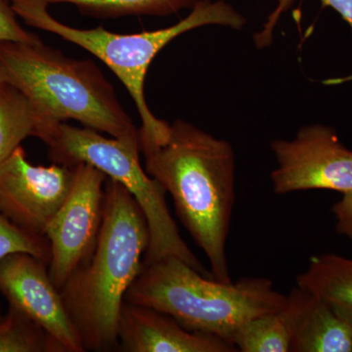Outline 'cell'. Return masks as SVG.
Segmentation results:
<instances>
[{"instance_id":"obj_23","label":"cell","mask_w":352,"mask_h":352,"mask_svg":"<svg viewBox=\"0 0 352 352\" xmlns=\"http://www.w3.org/2000/svg\"><path fill=\"white\" fill-rule=\"evenodd\" d=\"M3 82V78H2L1 74H0V83Z\"/></svg>"},{"instance_id":"obj_10","label":"cell","mask_w":352,"mask_h":352,"mask_svg":"<svg viewBox=\"0 0 352 352\" xmlns=\"http://www.w3.org/2000/svg\"><path fill=\"white\" fill-rule=\"evenodd\" d=\"M47 266L24 252L6 256L0 261V294L10 307L41 326L64 352L85 351Z\"/></svg>"},{"instance_id":"obj_11","label":"cell","mask_w":352,"mask_h":352,"mask_svg":"<svg viewBox=\"0 0 352 352\" xmlns=\"http://www.w3.org/2000/svg\"><path fill=\"white\" fill-rule=\"evenodd\" d=\"M120 351L124 352H234L219 337L193 332L170 315L124 302L119 322Z\"/></svg>"},{"instance_id":"obj_4","label":"cell","mask_w":352,"mask_h":352,"mask_svg":"<svg viewBox=\"0 0 352 352\" xmlns=\"http://www.w3.org/2000/svg\"><path fill=\"white\" fill-rule=\"evenodd\" d=\"M43 0H13V7L25 25L48 32L76 44L98 58L119 78L135 104L141 120L139 142L141 152L163 145L170 136V124L157 119L145 99L148 69L160 51L185 32L205 25H217L241 30L245 18L223 0H199L186 18L164 29L139 34H117L103 27L78 29L60 22L48 11Z\"/></svg>"},{"instance_id":"obj_2","label":"cell","mask_w":352,"mask_h":352,"mask_svg":"<svg viewBox=\"0 0 352 352\" xmlns=\"http://www.w3.org/2000/svg\"><path fill=\"white\" fill-rule=\"evenodd\" d=\"M149 239L138 201L124 185L107 178L94 251L60 289L85 351H120V312L142 268Z\"/></svg>"},{"instance_id":"obj_1","label":"cell","mask_w":352,"mask_h":352,"mask_svg":"<svg viewBox=\"0 0 352 352\" xmlns=\"http://www.w3.org/2000/svg\"><path fill=\"white\" fill-rule=\"evenodd\" d=\"M143 155L146 171L173 198L176 214L207 256L212 276L233 283L226 254L235 204L232 146L177 119L168 140Z\"/></svg>"},{"instance_id":"obj_22","label":"cell","mask_w":352,"mask_h":352,"mask_svg":"<svg viewBox=\"0 0 352 352\" xmlns=\"http://www.w3.org/2000/svg\"><path fill=\"white\" fill-rule=\"evenodd\" d=\"M4 315L2 314L1 309H0V322L2 321V319H3Z\"/></svg>"},{"instance_id":"obj_9","label":"cell","mask_w":352,"mask_h":352,"mask_svg":"<svg viewBox=\"0 0 352 352\" xmlns=\"http://www.w3.org/2000/svg\"><path fill=\"white\" fill-rule=\"evenodd\" d=\"M74 182V168L34 166L22 146L0 164V212L16 226L44 235Z\"/></svg>"},{"instance_id":"obj_12","label":"cell","mask_w":352,"mask_h":352,"mask_svg":"<svg viewBox=\"0 0 352 352\" xmlns=\"http://www.w3.org/2000/svg\"><path fill=\"white\" fill-rule=\"evenodd\" d=\"M291 351L351 352L352 328L314 294L296 286L287 295Z\"/></svg>"},{"instance_id":"obj_19","label":"cell","mask_w":352,"mask_h":352,"mask_svg":"<svg viewBox=\"0 0 352 352\" xmlns=\"http://www.w3.org/2000/svg\"><path fill=\"white\" fill-rule=\"evenodd\" d=\"M296 0H277V6L272 13L268 16V19L263 25V31L258 32L254 36V43L256 47L264 48L267 47L272 43L273 31L282 14L286 12L287 10L293 6ZM322 6H328L337 11L352 31V0H320Z\"/></svg>"},{"instance_id":"obj_17","label":"cell","mask_w":352,"mask_h":352,"mask_svg":"<svg viewBox=\"0 0 352 352\" xmlns=\"http://www.w3.org/2000/svg\"><path fill=\"white\" fill-rule=\"evenodd\" d=\"M0 352H64L36 322L9 305L0 322Z\"/></svg>"},{"instance_id":"obj_6","label":"cell","mask_w":352,"mask_h":352,"mask_svg":"<svg viewBox=\"0 0 352 352\" xmlns=\"http://www.w3.org/2000/svg\"><path fill=\"white\" fill-rule=\"evenodd\" d=\"M34 138L47 146L53 163L74 168L87 164L124 185L140 206L149 229V245L142 265L175 256L197 271L212 277L183 241L171 217L163 187L140 163V142L107 138L88 127L51 122L39 127Z\"/></svg>"},{"instance_id":"obj_13","label":"cell","mask_w":352,"mask_h":352,"mask_svg":"<svg viewBox=\"0 0 352 352\" xmlns=\"http://www.w3.org/2000/svg\"><path fill=\"white\" fill-rule=\"evenodd\" d=\"M296 282L327 302L352 328V258L336 254L312 256Z\"/></svg>"},{"instance_id":"obj_5","label":"cell","mask_w":352,"mask_h":352,"mask_svg":"<svg viewBox=\"0 0 352 352\" xmlns=\"http://www.w3.org/2000/svg\"><path fill=\"white\" fill-rule=\"evenodd\" d=\"M126 302L170 315L193 332L214 335L232 344L241 326L254 317L276 312L287 296L267 278L244 277L226 284L205 276L175 256L142 265Z\"/></svg>"},{"instance_id":"obj_21","label":"cell","mask_w":352,"mask_h":352,"mask_svg":"<svg viewBox=\"0 0 352 352\" xmlns=\"http://www.w3.org/2000/svg\"><path fill=\"white\" fill-rule=\"evenodd\" d=\"M332 212L337 232L352 240V191L342 194V199L333 206Z\"/></svg>"},{"instance_id":"obj_3","label":"cell","mask_w":352,"mask_h":352,"mask_svg":"<svg viewBox=\"0 0 352 352\" xmlns=\"http://www.w3.org/2000/svg\"><path fill=\"white\" fill-rule=\"evenodd\" d=\"M0 74L4 82L17 88L31 103L38 120L36 129L74 120L113 138L139 141L138 129L112 83L92 60L67 56L41 39L2 41Z\"/></svg>"},{"instance_id":"obj_15","label":"cell","mask_w":352,"mask_h":352,"mask_svg":"<svg viewBox=\"0 0 352 352\" xmlns=\"http://www.w3.org/2000/svg\"><path fill=\"white\" fill-rule=\"evenodd\" d=\"M50 4L76 6L83 15L97 19H118L129 16L168 17L184 9L191 10L199 0H43Z\"/></svg>"},{"instance_id":"obj_16","label":"cell","mask_w":352,"mask_h":352,"mask_svg":"<svg viewBox=\"0 0 352 352\" xmlns=\"http://www.w3.org/2000/svg\"><path fill=\"white\" fill-rule=\"evenodd\" d=\"M291 340V328L283 307L243 324L234 335L232 346L242 352H289Z\"/></svg>"},{"instance_id":"obj_14","label":"cell","mask_w":352,"mask_h":352,"mask_svg":"<svg viewBox=\"0 0 352 352\" xmlns=\"http://www.w3.org/2000/svg\"><path fill=\"white\" fill-rule=\"evenodd\" d=\"M38 120L30 101L17 88L0 83V164L23 141L34 136Z\"/></svg>"},{"instance_id":"obj_18","label":"cell","mask_w":352,"mask_h":352,"mask_svg":"<svg viewBox=\"0 0 352 352\" xmlns=\"http://www.w3.org/2000/svg\"><path fill=\"white\" fill-rule=\"evenodd\" d=\"M24 252L50 263V241L43 235L30 232L16 226L0 212V261L10 254Z\"/></svg>"},{"instance_id":"obj_20","label":"cell","mask_w":352,"mask_h":352,"mask_svg":"<svg viewBox=\"0 0 352 352\" xmlns=\"http://www.w3.org/2000/svg\"><path fill=\"white\" fill-rule=\"evenodd\" d=\"M13 7V0H0V43H36L41 41L36 34L25 30Z\"/></svg>"},{"instance_id":"obj_8","label":"cell","mask_w":352,"mask_h":352,"mask_svg":"<svg viewBox=\"0 0 352 352\" xmlns=\"http://www.w3.org/2000/svg\"><path fill=\"white\" fill-rule=\"evenodd\" d=\"M270 147L277 161L271 182L278 195L318 189L352 191V151L333 127L302 126L295 138L278 139Z\"/></svg>"},{"instance_id":"obj_7","label":"cell","mask_w":352,"mask_h":352,"mask_svg":"<svg viewBox=\"0 0 352 352\" xmlns=\"http://www.w3.org/2000/svg\"><path fill=\"white\" fill-rule=\"evenodd\" d=\"M107 178L90 164L74 166L71 191L46 227L44 235L51 249L48 270L59 291L94 251L103 220Z\"/></svg>"}]
</instances>
